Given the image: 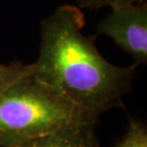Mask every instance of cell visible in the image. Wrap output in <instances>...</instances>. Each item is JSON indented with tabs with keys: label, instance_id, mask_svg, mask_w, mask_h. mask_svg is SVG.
<instances>
[{
	"label": "cell",
	"instance_id": "52a82bcc",
	"mask_svg": "<svg viewBox=\"0 0 147 147\" xmlns=\"http://www.w3.org/2000/svg\"><path fill=\"white\" fill-rule=\"evenodd\" d=\"M76 1L79 9L99 10L103 7H110L111 9L125 7L143 2V0H76Z\"/></svg>",
	"mask_w": 147,
	"mask_h": 147
},
{
	"label": "cell",
	"instance_id": "7a4b0ae2",
	"mask_svg": "<svg viewBox=\"0 0 147 147\" xmlns=\"http://www.w3.org/2000/svg\"><path fill=\"white\" fill-rule=\"evenodd\" d=\"M98 120L33 75L0 94V147H18L73 123Z\"/></svg>",
	"mask_w": 147,
	"mask_h": 147
},
{
	"label": "cell",
	"instance_id": "8992f818",
	"mask_svg": "<svg viewBox=\"0 0 147 147\" xmlns=\"http://www.w3.org/2000/svg\"><path fill=\"white\" fill-rule=\"evenodd\" d=\"M115 147H147L146 125L136 119H130L124 135Z\"/></svg>",
	"mask_w": 147,
	"mask_h": 147
},
{
	"label": "cell",
	"instance_id": "5b68a950",
	"mask_svg": "<svg viewBox=\"0 0 147 147\" xmlns=\"http://www.w3.org/2000/svg\"><path fill=\"white\" fill-rule=\"evenodd\" d=\"M34 63L25 64L13 61L9 64L0 63V94L23 78L34 74Z\"/></svg>",
	"mask_w": 147,
	"mask_h": 147
},
{
	"label": "cell",
	"instance_id": "3957f363",
	"mask_svg": "<svg viewBox=\"0 0 147 147\" xmlns=\"http://www.w3.org/2000/svg\"><path fill=\"white\" fill-rule=\"evenodd\" d=\"M109 36L133 57L137 66L147 63V4L114 8L96 25L94 37Z\"/></svg>",
	"mask_w": 147,
	"mask_h": 147
},
{
	"label": "cell",
	"instance_id": "277c9868",
	"mask_svg": "<svg viewBox=\"0 0 147 147\" xmlns=\"http://www.w3.org/2000/svg\"><path fill=\"white\" fill-rule=\"evenodd\" d=\"M96 124L98 120L73 123L18 147H98Z\"/></svg>",
	"mask_w": 147,
	"mask_h": 147
},
{
	"label": "cell",
	"instance_id": "6da1fadb",
	"mask_svg": "<svg viewBox=\"0 0 147 147\" xmlns=\"http://www.w3.org/2000/svg\"><path fill=\"white\" fill-rule=\"evenodd\" d=\"M85 17L74 5H62L41 23L39 55L33 76L88 116L124 107L137 65L117 66L102 57L95 37L85 36Z\"/></svg>",
	"mask_w": 147,
	"mask_h": 147
}]
</instances>
